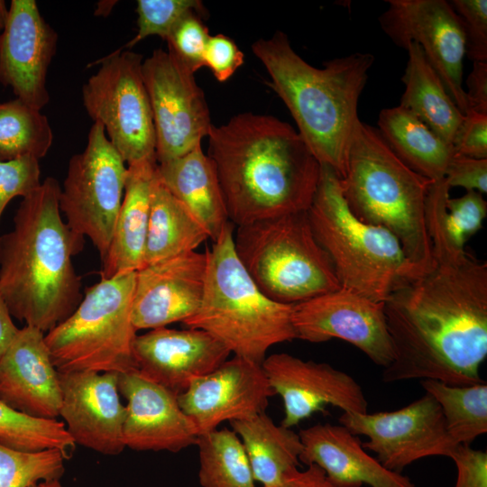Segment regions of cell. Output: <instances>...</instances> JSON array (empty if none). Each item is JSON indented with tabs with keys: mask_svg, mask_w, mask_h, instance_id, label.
<instances>
[{
	"mask_svg": "<svg viewBox=\"0 0 487 487\" xmlns=\"http://www.w3.org/2000/svg\"><path fill=\"white\" fill-rule=\"evenodd\" d=\"M447 198L436 189L426 199L430 264L402 277L383 301L395 354L383 368L384 382H483L479 369L487 356V262L449 238Z\"/></svg>",
	"mask_w": 487,
	"mask_h": 487,
	"instance_id": "6da1fadb",
	"label": "cell"
},
{
	"mask_svg": "<svg viewBox=\"0 0 487 487\" xmlns=\"http://www.w3.org/2000/svg\"><path fill=\"white\" fill-rule=\"evenodd\" d=\"M208 153L236 226L307 211L321 164L289 124L251 112L211 125Z\"/></svg>",
	"mask_w": 487,
	"mask_h": 487,
	"instance_id": "7a4b0ae2",
	"label": "cell"
},
{
	"mask_svg": "<svg viewBox=\"0 0 487 487\" xmlns=\"http://www.w3.org/2000/svg\"><path fill=\"white\" fill-rule=\"evenodd\" d=\"M52 177L21 201L14 227L0 235V293L13 317L48 333L83 299L72 257L84 245L61 218Z\"/></svg>",
	"mask_w": 487,
	"mask_h": 487,
	"instance_id": "3957f363",
	"label": "cell"
},
{
	"mask_svg": "<svg viewBox=\"0 0 487 487\" xmlns=\"http://www.w3.org/2000/svg\"><path fill=\"white\" fill-rule=\"evenodd\" d=\"M271 87L284 102L298 133L321 165L344 175L350 138L359 120L357 106L374 63L371 53L354 52L315 68L276 32L252 45Z\"/></svg>",
	"mask_w": 487,
	"mask_h": 487,
	"instance_id": "277c9868",
	"label": "cell"
},
{
	"mask_svg": "<svg viewBox=\"0 0 487 487\" xmlns=\"http://www.w3.org/2000/svg\"><path fill=\"white\" fill-rule=\"evenodd\" d=\"M340 179L345 200L356 218L394 234L416 268L430 264L426 198L433 181L408 167L379 130L360 119L350 138Z\"/></svg>",
	"mask_w": 487,
	"mask_h": 487,
	"instance_id": "5b68a950",
	"label": "cell"
},
{
	"mask_svg": "<svg viewBox=\"0 0 487 487\" xmlns=\"http://www.w3.org/2000/svg\"><path fill=\"white\" fill-rule=\"evenodd\" d=\"M233 228L230 222L205 252L202 302L183 324L209 333L234 356L262 364L271 346L297 338L293 306L275 302L257 288L236 255Z\"/></svg>",
	"mask_w": 487,
	"mask_h": 487,
	"instance_id": "8992f818",
	"label": "cell"
},
{
	"mask_svg": "<svg viewBox=\"0 0 487 487\" xmlns=\"http://www.w3.org/2000/svg\"><path fill=\"white\" fill-rule=\"evenodd\" d=\"M313 234L328 254L340 287L383 302L400 280L411 272L399 240L381 226L365 224L348 208L338 173L321 165L307 210Z\"/></svg>",
	"mask_w": 487,
	"mask_h": 487,
	"instance_id": "52a82bcc",
	"label": "cell"
},
{
	"mask_svg": "<svg viewBox=\"0 0 487 487\" xmlns=\"http://www.w3.org/2000/svg\"><path fill=\"white\" fill-rule=\"evenodd\" d=\"M233 240L253 281L275 302L293 306L341 288L307 211L238 225Z\"/></svg>",
	"mask_w": 487,
	"mask_h": 487,
	"instance_id": "ba28073f",
	"label": "cell"
},
{
	"mask_svg": "<svg viewBox=\"0 0 487 487\" xmlns=\"http://www.w3.org/2000/svg\"><path fill=\"white\" fill-rule=\"evenodd\" d=\"M136 271L101 279L44 338L60 372L122 373L136 368L132 320Z\"/></svg>",
	"mask_w": 487,
	"mask_h": 487,
	"instance_id": "9c48e42d",
	"label": "cell"
},
{
	"mask_svg": "<svg viewBox=\"0 0 487 487\" xmlns=\"http://www.w3.org/2000/svg\"><path fill=\"white\" fill-rule=\"evenodd\" d=\"M142 54L115 50L89 63L100 65L82 87L83 106L100 123L126 165L156 160L151 105L142 75Z\"/></svg>",
	"mask_w": 487,
	"mask_h": 487,
	"instance_id": "30bf717a",
	"label": "cell"
},
{
	"mask_svg": "<svg viewBox=\"0 0 487 487\" xmlns=\"http://www.w3.org/2000/svg\"><path fill=\"white\" fill-rule=\"evenodd\" d=\"M125 164L103 125L94 122L84 151L69 161L60 191V210L67 225L88 237L102 260L108 252L124 197Z\"/></svg>",
	"mask_w": 487,
	"mask_h": 487,
	"instance_id": "8fae6325",
	"label": "cell"
},
{
	"mask_svg": "<svg viewBox=\"0 0 487 487\" xmlns=\"http://www.w3.org/2000/svg\"><path fill=\"white\" fill-rule=\"evenodd\" d=\"M142 75L154 124L157 163L201 145L212 124L194 73L170 51L157 49L143 60Z\"/></svg>",
	"mask_w": 487,
	"mask_h": 487,
	"instance_id": "7c38bea8",
	"label": "cell"
},
{
	"mask_svg": "<svg viewBox=\"0 0 487 487\" xmlns=\"http://www.w3.org/2000/svg\"><path fill=\"white\" fill-rule=\"evenodd\" d=\"M338 421L354 435L367 436L363 447L375 453L384 467L397 473L425 457H450L457 446L448 434L439 404L427 392L400 409L343 412Z\"/></svg>",
	"mask_w": 487,
	"mask_h": 487,
	"instance_id": "4fadbf2b",
	"label": "cell"
},
{
	"mask_svg": "<svg viewBox=\"0 0 487 487\" xmlns=\"http://www.w3.org/2000/svg\"><path fill=\"white\" fill-rule=\"evenodd\" d=\"M379 17L385 34L400 48L418 44L463 115L468 112L463 87L465 36L459 16L446 0H386Z\"/></svg>",
	"mask_w": 487,
	"mask_h": 487,
	"instance_id": "5bb4252c",
	"label": "cell"
},
{
	"mask_svg": "<svg viewBox=\"0 0 487 487\" xmlns=\"http://www.w3.org/2000/svg\"><path fill=\"white\" fill-rule=\"evenodd\" d=\"M292 324L299 339L310 343L342 339L383 368L394 360L383 302L346 289L293 305Z\"/></svg>",
	"mask_w": 487,
	"mask_h": 487,
	"instance_id": "9a60e30c",
	"label": "cell"
},
{
	"mask_svg": "<svg viewBox=\"0 0 487 487\" xmlns=\"http://www.w3.org/2000/svg\"><path fill=\"white\" fill-rule=\"evenodd\" d=\"M262 366L275 395L282 400L280 425L286 427L297 426L327 405L343 412H368V401L358 382L328 363L280 353L266 356Z\"/></svg>",
	"mask_w": 487,
	"mask_h": 487,
	"instance_id": "2e32d148",
	"label": "cell"
},
{
	"mask_svg": "<svg viewBox=\"0 0 487 487\" xmlns=\"http://www.w3.org/2000/svg\"><path fill=\"white\" fill-rule=\"evenodd\" d=\"M273 395L262 364L234 356L192 380L178 400L200 436L217 429L225 421L231 423L265 412Z\"/></svg>",
	"mask_w": 487,
	"mask_h": 487,
	"instance_id": "e0dca14e",
	"label": "cell"
},
{
	"mask_svg": "<svg viewBox=\"0 0 487 487\" xmlns=\"http://www.w3.org/2000/svg\"><path fill=\"white\" fill-rule=\"evenodd\" d=\"M58 34L42 17L36 1L12 0L0 33V84L15 98L41 110L50 102L47 74Z\"/></svg>",
	"mask_w": 487,
	"mask_h": 487,
	"instance_id": "ac0fdd59",
	"label": "cell"
},
{
	"mask_svg": "<svg viewBox=\"0 0 487 487\" xmlns=\"http://www.w3.org/2000/svg\"><path fill=\"white\" fill-rule=\"evenodd\" d=\"M60 417L75 444L103 455L125 448L123 427L125 405L121 402L118 373L60 372Z\"/></svg>",
	"mask_w": 487,
	"mask_h": 487,
	"instance_id": "d6986e66",
	"label": "cell"
},
{
	"mask_svg": "<svg viewBox=\"0 0 487 487\" xmlns=\"http://www.w3.org/2000/svg\"><path fill=\"white\" fill-rule=\"evenodd\" d=\"M207 263L206 253L192 251L137 271L132 306L135 329L166 327L192 317L202 302Z\"/></svg>",
	"mask_w": 487,
	"mask_h": 487,
	"instance_id": "ffe728a7",
	"label": "cell"
},
{
	"mask_svg": "<svg viewBox=\"0 0 487 487\" xmlns=\"http://www.w3.org/2000/svg\"><path fill=\"white\" fill-rule=\"evenodd\" d=\"M118 390L127 401L123 427L125 447L177 453L197 445L199 433L180 408L177 394L137 369L118 373Z\"/></svg>",
	"mask_w": 487,
	"mask_h": 487,
	"instance_id": "44dd1931",
	"label": "cell"
},
{
	"mask_svg": "<svg viewBox=\"0 0 487 487\" xmlns=\"http://www.w3.org/2000/svg\"><path fill=\"white\" fill-rule=\"evenodd\" d=\"M133 351L137 370L178 396L192 380L216 369L231 354L209 333L188 327L151 329L136 335Z\"/></svg>",
	"mask_w": 487,
	"mask_h": 487,
	"instance_id": "7402d4cb",
	"label": "cell"
},
{
	"mask_svg": "<svg viewBox=\"0 0 487 487\" xmlns=\"http://www.w3.org/2000/svg\"><path fill=\"white\" fill-rule=\"evenodd\" d=\"M45 334L24 326L0 358V400L28 416L57 419L61 404L60 373Z\"/></svg>",
	"mask_w": 487,
	"mask_h": 487,
	"instance_id": "603a6c76",
	"label": "cell"
},
{
	"mask_svg": "<svg viewBox=\"0 0 487 487\" xmlns=\"http://www.w3.org/2000/svg\"><path fill=\"white\" fill-rule=\"evenodd\" d=\"M299 461L321 468L335 487H416L400 473L384 467L342 425L318 423L299 432Z\"/></svg>",
	"mask_w": 487,
	"mask_h": 487,
	"instance_id": "cb8c5ba5",
	"label": "cell"
},
{
	"mask_svg": "<svg viewBox=\"0 0 487 487\" xmlns=\"http://www.w3.org/2000/svg\"><path fill=\"white\" fill-rule=\"evenodd\" d=\"M157 161L127 165L124 197L108 252L102 260L101 279L137 271L144 266L151 190Z\"/></svg>",
	"mask_w": 487,
	"mask_h": 487,
	"instance_id": "d4e9b609",
	"label": "cell"
},
{
	"mask_svg": "<svg viewBox=\"0 0 487 487\" xmlns=\"http://www.w3.org/2000/svg\"><path fill=\"white\" fill-rule=\"evenodd\" d=\"M156 174L209 238L216 240L230 220L216 170L201 145L182 156L157 163Z\"/></svg>",
	"mask_w": 487,
	"mask_h": 487,
	"instance_id": "484cf974",
	"label": "cell"
},
{
	"mask_svg": "<svg viewBox=\"0 0 487 487\" xmlns=\"http://www.w3.org/2000/svg\"><path fill=\"white\" fill-rule=\"evenodd\" d=\"M378 126L391 151L413 171L432 181L445 178L453 146L411 112L400 105L382 109Z\"/></svg>",
	"mask_w": 487,
	"mask_h": 487,
	"instance_id": "4316f807",
	"label": "cell"
},
{
	"mask_svg": "<svg viewBox=\"0 0 487 487\" xmlns=\"http://www.w3.org/2000/svg\"><path fill=\"white\" fill-rule=\"evenodd\" d=\"M230 424L242 442L255 482L262 486H273L298 468L302 452L299 433L275 424L265 412Z\"/></svg>",
	"mask_w": 487,
	"mask_h": 487,
	"instance_id": "83f0119b",
	"label": "cell"
},
{
	"mask_svg": "<svg viewBox=\"0 0 487 487\" xmlns=\"http://www.w3.org/2000/svg\"><path fill=\"white\" fill-rule=\"evenodd\" d=\"M406 51L409 60L402 76L405 90L400 106L452 145L464 115L427 62L421 48L411 42Z\"/></svg>",
	"mask_w": 487,
	"mask_h": 487,
	"instance_id": "f1b7e54d",
	"label": "cell"
},
{
	"mask_svg": "<svg viewBox=\"0 0 487 487\" xmlns=\"http://www.w3.org/2000/svg\"><path fill=\"white\" fill-rule=\"evenodd\" d=\"M208 238L203 226L161 182L155 170L144 265L196 251Z\"/></svg>",
	"mask_w": 487,
	"mask_h": 487,
	"instance_id": "f546056e",
	"label": "cell"
},
{
	"mask_svg": "<svg viewBox=\"0 0 487 487\" xmlns=\"http://www.w3.org/2000/svg\"><path fill=\"white\" fill-rule=\"evenodd\" d=\"M425 391L439 404L450 437L456 445H470L487 432V384L454 386L422 380Z\"/></svg>",
	"mask_w": 487,
	"mask_h": 487,
	"instance_id": "4dcf8cb0",
	"label": "cell"
},
{
	"mask_svg": "<svg viewBox=\"0 0 487 487\" xmlns=\"http://www.w3.org/2000/svg\"><path fill=\"white\" fill-rule=\"evenodd\" d=\"M198 482L201 487H255V480L238 436L227 428L200 435Z\"/></svg>",
	"mask_w": 487,
	"mask_h": 487,
	"instance_id": "1f68e13d",
	"label": "cell"
},
{
	"mask_svg": "<svg viewBox=\"0 0 487 487\" xmlns=\"http://www.w3.org/2000/svg\"><path fill=\"white\" fill-rule=\"evenodd\" d=\"M52 142L53 132L41 110L17 98L0 101V161L24 156L40 160Z\"/></svg>",
	"mask_w": 487,
	"mask_h": 487,
	"instance_id": "d6a6232c",
	"label": "cell"
},
{
	"mask_svg": "<svg viewBox=\"0 0 487 487\" xmlns=\"http://www.w3.org/2000/svg\"><path fill=\"white\" fill-rule=\"evenodd\" d=\"M0 444L23 452L59 449L68 458L76 446L63 422L28 416L1 400Z\"/></svg>",
	"mask_w": 487,
	"mask_h": 487,
	"instance_id": "836d02e7",
	"label": "cell"
},
{
	"mask_svg": "<svg viewBox=\"0 0 487 487\" xmlns=\"http://www.w3.org/2000/svg\"><path fill=\"white\" fill-rule=\"evenodd\" d=\"M65 459L59 449L23 452L0 444V487H29L60 480Z\"/></svg>",
	"mask_w": 487,
	"mask_h": 487,
	"instance_id": "e575fe53",
	"label": "cell"
},
{
	"mask_svg": "<svg viewBox=\"0 0 487 487\" xmlns=\"http://www.w3.org/2000/svg\"><path fill=\"white\" fill-rule=\"evenodd\" d=\"M137 33L119 51L130 50L152 35L166 41L175 25L190 13H205L198 0H138L136 4Z\"/></svg>",
	"mask_w": 487,
	"mask_h": 487,
	"instance_id": "d590c367",
	"label": "cell"
},
{
	"mask_svg": "<svg viewBox=\"0 0 487 487\" xmlns=\"http://www.w3.org/2000/svg\"><path fill=\"white\" fill-rule=\"evenodd\" d=\"M487 216V202L482 194L475 190L466 191L455 198L446 201L444 223L451 241L464 248L466 241L482 227Z\"/></svg>",
	"mask_w": 487,
	"mask_h": 487,
	"instance_id": "8d00e7d4",
	"label": "cell"
},
{
	"mask_svg": "<svg viewBox=\"0 0 487 487\" xmlns=\"http://www.w3.org/2000/svg\"><path fill=\"white\" fill-rule=\"evenodd\" d=\"M199 15L197 13L186 15L166 40L168 51L192 73L205 66L204 54L211 36Z\"/></svg>",
	"mask_w": 487,
	"mask_h": 487,
	"instance_id": "74e56055",
	"label": "cell"
},
{
	"mask_svg": "<svg viewBox=\"0 0 487 487\" xmlns=\"http://www.w3.org/2000/svg\"><path fill=\"white\" fill-rule=\"evenodd\" d=\"M39 161L32 156L0 161V219L12 199L27 197L41 184Z\"/></svg>",
	"mask_w": 487,
	"mask_h": 487,
	"instance_id": "f35d334b",
	"label": "cell"
},
{
	"mask_svg": "<svg viewBox=\"0 0 487 487\" xmlns=\"http://www.w3.org/2000/svg\"><path fill=\"white\" fill-rule=\"evenodd\" d=\"M449 3L463 25L465 55L473 62L487 61V1L452 0Z\"/></svg>",
	"mask_w": 487,
	"mask_h": 487,
	"instance_id": "ab89813d",
	"label": "cell"
},
{
	"mask_svg": "<svg viewBox=\"0 0 487 487\" xmlns=\"http://www.w3.org/2000/svg\"><path fill=\"white\" fill-rule=\"evenodd\" d=\"M244 61V53L232 39L224 34L210 36L204 54V63L218 81H226Z\"/></svg>",
	"mask_w": 487,
	"mask_h": 487,
	"instance_id": "60d3db41",
	"label": "cell"
},
{
	"mask_svg": "<svg viewBox=\"0 0 487 487\" xmlns=\"http://www.w3.org/2000/svg\"><path fill=\"white\" fill-rule=\"evenodd\" d=\"M452 146L458 154L487 159V115L473 111L464 114Z\"/></svg>",
	"mask_w": 487,
	"mask_h": 487,
	"instance_id": "b9f144b4",
	"label": "cell"
},
{
	"mask_svg": "<svg viewBox=\"0 0 487 487\" xmlns=\"http://www.w3.org/2000/svg\"><path fill=\"white\" fill-rule=\"evenodd\" d=\"M449 188H464L466 191L487 192V159H474L455 152L445 174Z\"/></svg>",
	"mask_w": 487,
	"mask_h": 487,
	"instance_id": "7bdbcfd3",
	"label": "cell"
},
{
	"mask_svg": "<svg viewBox=\"0 0 487 487\" xmlns=\"http://www.w3.org/2000/svg\"><path fill=\"white\" fill-rule=\"evenodd\" d=\"M450 458L457 469L455 487H487V454L470 445H457Z\"/></svg>",
	"mask_w": 487,
	"mask_h": 487,
	"instance_id": "ee69618b",
	"label": "cell"
},
{
	"mask_svg": "<svg viewBox=\"0 0 487 487\" xmlns=\"http://www.w3.org/2000/svg\"><path fill=\"white\" fill-rule=\"evenodd\" d=\"M466 87L468 111L487 115V61L473 62Z\"/></svg>",
	"mask_w": 487,
	"mask_h": 487,
	"instance_id": "f6af8a7d",
	"label": "cell"
},
{
	"mask_svg": "<svg viewBox=\"0 0 487 487\" xmlns=\"http://www.w3.org/2000/svg\"><path fill=\"white\" fill-rule=\"evenodd\" d=\"M307 466L303 470H291L279 483L271 487H335L321 468L315 464Z\"/></svg>",
	"mask_w": 487,
	"mask_h": 487,
	"instance_id": "bcb514c9",
	"label": "cell"
},
{
	"mask_svg": "<svg viewBox=\"0 0 487 487\" xmlns=\"http://www.w3.org/2000/svg\"><path fill=\"white\" fill-rule=\"evenodd\" d=\"M12 317L8 306L0 293V358L19 330Z\"/></svg>",
	"mask_w": 487,
	"mask_h": 487,
	"instance_id": "7dc6e473",
	"label": "cell"
},
{
	"mask_svg": "<svg viewBox=\"0 0 487 487\" xmlns=\"http://www.w3.org/2000/svg\"><path fill=\"white\" fill-rule=\"evenodd\" d=\"M8 6L5 0H0V33L4 30L7 15H8Z\"/></svg>",
	"mask_w": 487,
	"mask_h": 487,
	"instance_id": "c3c4849f",
	"label": "cell"
},
{
	"mask_svg": "<svg viewBox=\"0 0 487 487\" xmlns=\"http://www.w3.org/2000/svg\"><path fill=\"white\" fill-rule=\"evenodd\" d=\"M40 487H62L59 480L39 482Z\"/></svg>",
	"mask_w": 487,
	"mask_h": 487,
	"instance_id": "681fc988",
	"label": "cell"
},
{
	"mask_svg": "<svg viewBox=\"0 0 487 487\" xmlns=\"http://www.w3.org/2000/svg\"><path fill=\"white\" fill-rule=\"evenodd\" d=\"M29 487H40V484L39 483H34V484H32V485H31Z\"/></svg>",
	"mask_w": 487,
	"mask_h": 487,
	"instance_id": "f907efd6",
	"label": "cell"
}]
</instances>
